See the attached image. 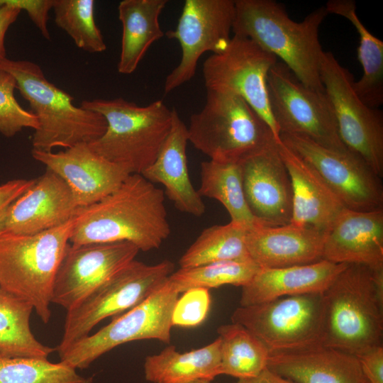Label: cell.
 Here are the masks:
<instances>
[{
	"label": "cell",
	"instance_id": "obj_1",
	"mask_svg": "<svg viewBox=\"0 0 383 383\" xmlns=\"http://www.w3.org/2000/svg\"><path fill=\"white\" fill-rule=\"evenodd\" d=\"M165 193L140 174H131L100 201L79 207L72 245L128 242L139 251L159 248L170 235Z\"/></svg>",
	"mask_w": 383,
	"mask_h": 383
},
{
	"label": "cell",
	"instance_id": "obj_2",
	"mask_svg": "<svg viewBox=\"0 0 383 383\" xmlns=\"http://www.w3.org/2000/svg\"><path fill=\"white\" fill-rule=\"evenodd\" d=\"M327 14L325 7H321L296 22L274 0H235L232 32L275 56L307 87L324 92L319 29Z\"/></svg>",
	"mask_w": 383,
	"mask_h": 383
},
{
	"label": "cell",
	"instance_id": "obj_3",
	"mask_svg": "<svg viewBox=\"0 0 383 383\" xmlns=\"http://www.w3.org/2000/svg\"><path fill=\"white\" fill-rule=\"evenodd\" d=\"M323 295V345L356 357L383 345V271L347 265Z\"/></svg>",
	"mask_w": 383,
	"mask_h": 383
},
{
	"label": "cell",
	"instance_id": "obj_4",
	"mask_svg": "<svg viewBox=\"0 0 383 383\" xmlns=\"http://www.w3.org/2000/svg\"><path fill=\"white\" fill-rule=\"evenodd\" d=\"M0 69L14 77L16 89L38 119L32 150L50 152L89 143L105 132L107 124L104 116L75 106L74 98L48 81L38 65L5 57L0 60Z\"/></svg>",
	"mask_w": 383,
	"mask_h": 383
},
{
	"label": "cell",
	"instance_id": "obj_5",
	"mask_svg": "<svg viewBox=\"0 0 383 383\" xmlns=\"http://www.w3.org/2000/svg\"><path fill=\"white\" fill-rule=\"evenodd\" d=\"M79 106L101 114L107 124L89 147L130 174H141L152 165L172 127L173 108L162 100L139 106L121 97L95 99Z\"/></svg>",
	"mask_w": 383,
	"mask_h": 383
},
{
	"label": "cell",
	"instance_id": "obj_6",
	"mask_svg": "<svg viewBox=\"0 0 383 383\" xmlns=\"http://www.w3.org/2000/svg\"><path fill=\"white\" fill-rule=\"evenodd\" d=\"M72 218L32 235L0 233V289L29 302L44 323L51 317L53 284L70 244Z\"/></svg>",
	"mask_w": 383,
	"mask_h": 383
},
{
	"label": "cell",
	"instance_id": "obj_7",
	"mask_svg": "<svg viewBox=\"0 0 383 383\" xmlns=\"http://www.w3.org/2000/svg\"><path fill=\"white\" fill-rule=\"evenodd\" d=\"M188 140L209 160L239 162L276 141L265 121L241 97L206 91L204 107L193 113Z\"/></svg>",
	"mask_w": 383,
	"mask_h": 383
},
{
	"label": "cell",
	"instance_id": "obj_8",
	"mask_svg": "<svg viewBox=\"0 0 383 383\" xmlns=\"http://www.w3.org/2000/svg\"><path fill=\"white\" fill-rule=\"evenodd\" d=\"M165 260L155 265L132 260L111 279L67 311L59 353L90 335L101 321L138 305L155 292L174 270Z\"/></svg>",
	"mask_w": 383,
	"mask_h": 383
},
{
	"label": "cell",
	"instance_id": "obj_9",
	"mask_svg": "<svg viewBox=\"0 0 383 383\" xmlns=\"http://www.w3.org/2000/svg\"><path fill=\"white\" fill-rule=\"evenodd\" d=\"M257 336L270 352L292 351L322 345L323 293L277 298L239 306L231 316Z\"/></svg>",
	"mask_w": 383,
	"mask_h": 383
},
{
	"label": "cell",
	"instance_id": "obj_10",
	"mask_svg": "<svg viewBox=\"0 0 383 383\" xmlns=\"http://www.w3.org/2000/svg\"><path fill=\"white\" fill-rule=\"evenodd\" d=\"M179 294L166 279L143 302L59 353L60 361L76 370L85 369L104 353L126 343L155 339L170 343L172 316Z\"/></svg>",
	"mask_w": 383,
	"mask_h": 383
},
{
	"label": "cell",
	"instance_id": "obj_11",
	"mask_svg": "<svg viewBox=\"0 0 383 383\" xmlns=\"http://www.w3.org/2000/svg\"><path fill=\"white\" fill-rule=\"evenodd\" d=\"M320 77L332 106L340 138L347 149L383 177V117L365 105L353 88L354 78L331 52L323 51Z\"/></svg>",
	"mask_w": 383,
	"mask_h": 383
},
{
	"label": "cell",
	"instance_id": "obj_12",
	"mask_svg": "<svg viewBox=\"0 0 383 383\" xmlns=\"http://www.w3.org/2000/svg\"><path fill=\"white\" fill-rule=\"evenodd\" d=\"M267 85L271 113L279 134L301 135L328 148L349 151L340 138L325 91L305 86L279 60L269 71Z\"/></svg>",
	"mask_w": 383,
	"mask_h": 383
},
{
	"label": "cell",
	"instance_id": "obj_13",
	"mask_svg": "<svg viewBox=\"0 0 383 383\" xmlns=\"http://www.w3.org/2000/svg\"><path fill=\"white\" fill-rule=\"evenodd\" d=\"M277 61L250 39L233 35L223 52L206 58L202 69L206 91L243 99L269 126L277 143L279 131L271 113L267 79Z\"/></svg>",
	"mask_w": 383,
	"mask_h": 383
},
{
	"label": "cell",
	"instance_id": "obj_14",
	"mask_svg": "<svg viewBox=\"0 0 383 383\" xmlns=\"http://www.w3.org/2000/svg\"><path fill=\"white\" fill-rule=\"evenodd\" d=\"M279 139L316 172L345 208L362 211L383 209L381 178L360 157L301 135L281 133Z\"/></svg>",
	"mask_w": 383,
	"mask_h": 383
},
{
	"label": "cell",
	"instance_id": "obj_15",
	"mask_svg": "<svg viewBox=\"0 0 383 383\" xmlns=\"http://www.w3.org/2000/svg\"><path fill=\"white\" fill-rule=\"evenodd\" d=\"M235 0H186L176 28L165 35L178 41L179 63L167 76L165 94L190 81L200 57L223 52L231 39Z\"/></svg>",
	"mask_w": 383,
	"mask_h": 383
},
{
	"label": "cell",
	"instance_id": "obj_16",
	"mask_svg": "<svg viewBox=\"0 0 383 383\" xmlns=\"http://www.w3.org/2000/svg\"><path fill=\"white\" fill-rule=\"evenodd\" d=\"M138 252L128 242L70 244L55 278L52 304L72 309L135 260Z\"/></svg>",
	"mask_w": 383,
	"mask_h": 383
},
{
	"label": "cell",
	"instance_id": "obj_17",
	"mask_svg": "<svg viewBox=\"0 0 383 383\" xmlns=\"http://www.w3.org/2000/svg\"><path fill=\"white\" fill-rule=\"evenodd\" d=\"M239 165L245 197L255 219L271 226L289 223L292 184L277 141L245 156Z\"/></svg>",
	"mask_w": 383,
	"mask_h": 383
},
{
	"label": "cell",
	"instance_id": "obj_18",
	"mask_svg": "<svg viewBox=\"0 0 383 383\" xmlns=\"http://www.w3.org/2000/svg\"><path fill=\"white\" fill-rule=\"evenodd\" d=\"M31 155L65 182L79 207L100 201L131 174L97 154L88 143H79L58 152L32 150Z\"/></svg>",
	"mask_w": 383,
	"mask_h": 383
},
{
	"label": "cell",
	"instance_id": "obj_19",
	"mask_svg": "<svg viewBox=\"0 0 383 383\" xmlns=\"http://www.w3.org/2000/svg\"><path fill=\"white\" fill-rule=\"evenodd\" d=\"M78 208L65 182L46 169L10 206L0 233L32 235L45 231L71 220Z\"/></svg>",
	"mask_w": 383,
	"mask_h": 383
},
{
	"label": "cell",
	"instance_id": "obj_20",
	"mask_svg": "<svg viewBox=\"0 0 383 383\" xmlns=\"http://www.w3.org/2000/svg\"><path fill=\"white\" fill-rule=\"evenodd\" d=\"M322 260L383 271V209L343 208L326 231Z\"/></svg>",
	"mask_w": 383,
	"mask_h": 383
},
{
	"label": "cell",
	"instance_id": "obj_21",
	"mask_svg": "<svg viewBox=\"0 0 383 383\" xmlns=\"http://www.w3.org/2000/svg\"><path fill=\"white\" fill-rule=\"evenodd\" d=\"M326 232L288 223L271 226L257 223L248 229L250 257L260 267H284L322 260Z\"/></svg>",
	"mask_w": 383,
	"mask_h": 383
},
{
	"label": "cell",
	"instance_id": "obj_22",
	"mask_svg": "<svg viewBox=\"0 0 383 383\" xmlns=\"http://www.w3.org/2000/svg\"><path fill=\"white\" fill-rule=\"evenodd\" d=\"M267 367L296 383H369L356 356L323 345L270 352Z\"/></svg>",
	"mask_w": 383,
	"mask_h": 383
},
{
	"label": "cell",
	"instance_id": "obj_23",
	"mask_svg": "<svg viewBox=\"0 0 383 383\" xmlns=\"http://www.w3.org/2000/svg\"><path fill=\"white\" fill-rule=\"evenodd\" d=\"M187 126L173 108L171 130L156 159L141 174L152 184H161L165 194L181 212L203 216L206 206L189 174L187 146Z\"/></svg>",
	"mask_w": 383,
	"mask_h": 383
},
{
	"label": "cell",
	"instance_id": "obj_24",
	"mask_svg": "<svg viewBox=\"0 0 383 383\" xmlns=\"http://www.w3.org/2000/svg\"><path fill=\"white\" fill-rule=\"evenodd\" d=\"M277 144L291 179L290 223L326 232L345 207L306 162L281 140Z\"/></svg>",
	"mask_w": 383,
	"mask_h": 383
},
{
	"label": "cell",
	"instance_id": "obj_25",
	"mask_svg": "<svg viewBox=\"0 0 383 383\" xmlns=\"http://www.w3.org/2000/svg\"><path fill=\"white\" fill-rule=\"evenodd\" d=\"M347 264L325 260L284 267H260L242 287L240 306H250L277 298L323 293Z\"/></svg>",
	"mask_w": 383,
	"mask_h": 383
},
{
	"label": "cell",
	"instance_id": "obj_26",
	"mask_svg": "<svg viewBox=\"0 0 383 383\" xmlns=\"http://www.w3.org/2000/svg\"><path fill=\"white\" fill-rule=\"evenodd\" d=\"M167 0H123L118 6L122 25L118 72L130 74L135 71L153 43L165 33L159 22Z\"/></svg>",
	"mask_w": 383,
	"mask_h": 383
},
{
	"label": "cell",
	"instance_id": "obj_27",
	"mask_svg": "<svg viewBox=\"0 0 383 383\" xmlns=\"http://www.w3.org/2000/svg\"><path fill=\"white\" fill-rule=\"evenodd\" d=\"M220 346L219 337L204 347L185 353L170 345L160 353L145 357V379L152 383L211 381L221 374Z\"/></svg>",
	"mask_w": 383,
	"mask_h": 383
},
{
	"label": "cell",
	"instance_id": "obj_28",
	"mask_svg": "<svg viewBox=\"0 0 383 383\" xmlns=\"http://www.w3.org/2000/svg\"><path fill=\"white\" fill-rule=\"evenodd\" d=\"M328 13L348 19L359 35L357 58L363 74L354 82L353 88L359 99L367 106L378 109L383 104V42L373 35L362 24L353 0H330L325 6Z\"/></svg>",
	"mask_w": 383,
	"mask_h": 383
},
{
	"label": "cell",
	"instance_id": "obj_29",
	"mask_svg": "<svg viewBox=\"0 0 383 383\" xmlns=\"http://www.w3.org/2000/svg\"><path fill=\"white\" fill-rule=\"evenodd\" d=\"M33 310L29 302L0 289V355L48 359L56 350L41 343L31 331Z\"/></svg>",
	"mask_w": 383,
	"mask_h": 383
},
{
	"label": "cell",
	"instance_id": "obj_30",
	"mask_svg": "<svg viewBox=\"0 0 383 383\" xmlns=\"http://www.w3.org/2000/svg\"><path fill=\"white\" fill-rule=\"evenodd\" d=\"M200 176L199 194L219 201L228 211L231 221L248 229L260 223L248 206L239 162L204 161Z\"/></svg>",
	"mask_w": 383,
	"mask_h": 383
},
{
	"label": "cell",
	"instance_id": "obj_31",
	"mask_svg": "<svg viewBox=\"0 0 383 383\" xmlns=\"http://www.w3.org/2000/svg\"><path fill=\"white\" fill-rule=\"evenodd\" d=\"M217 331L221 340V374L245 379L267 367L270 351L245 327L232 322L221 326Z\"/></svg>",
	"mask_w": 383,
	"mask_h": 383
},
{
	"label": "cell",
	"instance_id": "obj_32",
	"mask_svg": "<svg viewBox=\"0 0 383 383\" xmlns=\"http://www.w3.org/2000/svg\"><path fill=\"white\" fill-rule=\"evenodd\" d=\"M247 231L233 221L204 229L179 258V267L250 258L246 246Z\"/></svg>",
	"mask_w": 383,
	"mask_h": 383
},
{
	"label": "cell",
	"instance_id": "obj_33",
	"mask_svg": "<svg viewBox=\"0 0 383 383\" xmlns=\"http://www.w3.org/2000/svg\"><path fill=\"white\" fill-rule=\"evenodd\" d=\"M260 266L251 258L215 262L180 267L167 278V282L179 294L194 288L210 289L226 284L243 287L257 273Z\"/></svg>",
	"mask_w": 383,
	"mask_h": 383
},
{
	"label": "cell",
	"instance_id": "obj_34",
	"mask_svg": "<svg viewBox=\"0 0 383 383\" xmlns=\"http://www.w3.org/2000/svg\"><path fill=\"white\" fill-rule=\"evenodd\" d=\"M94 0H54L55 22L80 49L99 53L106 50L94 17Z\"/></svg>",
	"mask_w": 383,
	"mask_h": 383
},
{
	"label": "cell",
	"instance_id": "obj_35",
	"mask_svg": "<svg viewBox=\"0 0 383 383\" xmlns=\"http://www.w3.org/2000/svg\"><path fill=\"white\" fill-rule=\"evenodd\" d=\"M0 383H93V378L62 361L0 355Z\"/></svg>",
	"mask_w": 383,
	"mask_h": 383
},
{
	"label": "cell",
	"instance_id": "obj_36",
	"mask_svg": "<svg viewBox=\"0 0 383 383\" xmlns=\"http://www.w3.org/2000/svg\"><path fill=\"white\" fill-rule=\"evenodd\" d=\"M14 77L0 69V133L6 137H12L25 128L35 131L38 127L36 116L16 101Z\"/></svg>",
	"mask_w": 383,
	"mask_h": 383
},
{
	"label": "cell",
	"instance_id": "obj_37",
	"mask_svg": "<svg viewBox=\"0 0 383 383\" xmlns=\"http://www.w3.org/2000/svg\"><path fill=\"white\" fill-rule=\"evenodd\" d=\"M174 305L172 326L194 327L200 325L206 318L211 305L209 290L194 288L182 293Z\"/></svg>",
	"mask_w": 383,
	"mask_h": 383
},
{
	"label": "cell",
	"instance_id": "obj_38",
	"mask_svg": "<svg viewBox=\"0 0 383 383\" xmlns=\"http://www.w3.org/2000/svg\"><path fill=\"white\" fill-rule=\"evenodd\" d=\"M0 5L26 11L42 35L47 40L50 39L48 20L49 11L54 5V0H0Z\"/></svg>",
	"mask_w": 383,
	"mask_h": 383
},
{
	"label": "cell",
	"instance_id": "obj_39",
	"mask_svg": "<svg viewBox=\"0 0 383 383\" xmlns=\"http://www.w3.org/2000/svg\"><path fill=\"white\" fill-rule=\"evenodd\" d=\"M357 357L369 383H383V345L374 348Z\"/></svg>",
	"mask_w": 383,
	"mask_h": 383
},
{
	"label": "cell",
	"instance_id": "obj_40",
	"mask_svg": "<svg viewBox=\"0 0 383 383\" xmlns=\"http://www.w3.org/2000/svg\"><path fill=\"white\" fill-rule=\"evenodd\" d=\"M35 179H16L0 185V226L13 203L34 183Z\"/></svg>",
	"mask_w": 383,
	"mask_h": 383
},
{
	"label": "cell",
	"instance_id": "obj_41",
	"mask_svg": "<svg viewBox=\"0 0 383 383\" xmlns=\"http://www.w3.org/2000/svg\"><path fill=\"white\" fill-rule=\"evenodd\" d=\"M21 10L0 5V60L6 57L4 39L7 30L13 23L21 13Z\"/></svg>",
	"mask_w": 383,
	"mask_h": 383
},
{
	"label": "cell",
	"instance_id": "obj_42",
	"mask_svg": "<svg viewBox=\"0 0 383 383\" xmlns=\"http://www.w3.org/2000/svg\"><path fill=\"white\" fill-rule=\"evenodd\" d=\"M234 383H296L274 372L268 367L257 375L245 379H238Z\"/></svg>",
	"mask_w": 383,
	"mask_h": 383
},
{
	"label": "cell",
	"instance_id": "obj_43",
	"mask_svg": "<svg viewBox=\"0 0 383 383\" xmlns=\"http://www.w3.org/2000/svg\"><path fill=\"white\" fill-rule=\"evenodd\" d=\"M210 382L211 381L207 380V379H196V380H194V381H191V382H188L185 383H210Z\"/></svg>",
	"mask_w": 383,
	"mask_h": 383
}]
</instances>
